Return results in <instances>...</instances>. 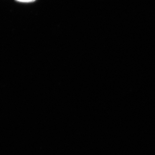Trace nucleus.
I'll return each mask as SVG.
<instances>
[{"mask_svg": "<svg viewBox=\"0 0 155 155\" xmlns=\"http://www.w3.org/2000/svg\"><path fill=\"white\" fill-rule=\"evenodd\" d=\"M16 1L20 2L29 3L35 2V0H16Z\"/></svg>", "mask_w": 155, "mask_h": 155, "instance_id": "f257e3e1", "label": "nucleus"}]
</instances>
